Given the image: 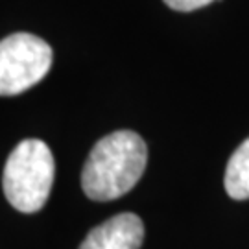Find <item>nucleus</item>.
Masks as SVG:
<instances>
[{
    "label": "nucleus",
    "mask_w": 249,
    "mask_h": 249,
    "mask_svg": "<svg viewBox=\"0 0 249 249\" xmlns=\"http://www.w3.org/2000/svg\"><path fill=\"white\" fill-rule=\"evenodd\" d=\"M225 190L232 199L249 197V139L236 148L225 168Z\"/></svg>",
    "instance_id": "39448f33"
},
{
    "label": "nucleus",
    "mask_w": 249,
    "mask_h": 249,
    "mask_svg": "<svg viewBox=\"0 0 249 249\" xmlns=\"http://www.w3.org/2000/svg\"><path fill=\"white\" fill-rule=\"evenodd\" d=\"M142 240V220L133 213H122L94 227L80 249H139Z\"/></svg>",
    "instance_id": "20e7f679"
},
{
    "label": "nucleus",
    "mask_w": 249,
    "mask_h": 249,
    "mask_svg": "<svg viewBox=\"0 0 249 249\" xmlns=\"http://www.w3.org/2000/svg\"><path fill=\"white\" fill-rule=\"evenodd\" d=\"M211 2H214V0H164V4L176 11H194V9L203 8Z\"/></svg>",
    "instance_id": "423d86ee"
},
{
    "label": "nucleus",
    "mask_w": 249,
    "mask_h": 249,
    "mask_svg": "<svg viewBox=\"0 0 249 249\" xmlns=\"http://www.w3.org/2000/svg\"><path fill=\"white\" fill-rule=\"evenodd\" d=\"M148 160L146 142L135 131H115L100 139L81 172V188L94 201L127 194L142 178Z\"/></svg>",
    "instance_id": "f257e3e1"
},
{
    "label": "nucleus",
    "mask_w": 249,
    "mask_h": 249,
    "mask_svg": "<svg viewBox=\"0 0 249 249\" xmlns=\"http://www.w3.org/2000/svg\"><path fill=\"white\" fill-rule=\"evenodd\" d=\"M55 162L43 141L26 139L15 146L4 166V194L20 213H37L50 196Z\"/></svg>",
    "instance_id": "f03ea898"
},
{
    "label": "nucleus",
    "mask_w": 249,
    "mask_h": 249,
    "mask_svg": "<svg viewBox=\"0 0 249 249\" xmlns=\"http://www.w3.org/2000/svg\"><path fill=\"white\" fill-rule=\"evenodd\" d=\"M50 45L32 34H13L0 41V96H15L34 87L50 71Z\"/></svg>",
    "instance_id": "7ed1b4c3"
}]
</instances>
